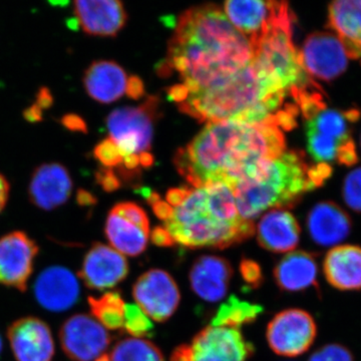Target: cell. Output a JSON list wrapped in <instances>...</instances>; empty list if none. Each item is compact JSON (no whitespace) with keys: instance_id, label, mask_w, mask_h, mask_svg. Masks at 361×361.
<instances>
[{"instance_id":"8","label":"cell","mask_w":361,"mask_h":361,"mask_svg":"<svg viewBox=\"0 0 361 361\" xmlns=\"http://www.w3.org/2000/svg\"><path fill=\"white\" fill-rule=\"evenodd\" d=\"M252 353L251 344L238 330L211 326L176 349L171 361H248Z\"/></svg>"},{"instance_id":"22","label":"cell","mask_w":361,"mask_h":361,"mask_svg":"<svg viewBox=\"0 0 361 361\" xmlns=\"http://www.w3.org/2000/svg\"><path fill=\"white\" fill-rule=\"evenodd\" d=\"M233 271L228 261L218 256H202L190 272L192 289L203 300L217 302L229 288Z\"/></svg>"},{"instance_id":"44","label":"cell","mask_w":361,"mask_h":361,"mask_svg":"<svg viewBox=\"0 0 361 361\" xmlns=\"http://www.w3.org/2000/svg\"><path fill=\"white\" fill-rule=\"evenodd\" d=\"M9 189H11V186H9L8 180L4 175L0 174V213L4 210L7 201H8Z\"/></svg>"},{"instance_id":"39","label":"cell","mask_w":361,"mask_h":361,"mask_svg":"<svg viewBox=\"0 0 361 361\" xmlns=\"http://www.w3.org/2000/svg\"><path fill=\"white\" fill-rule=\"evenodd\" d=\"M190 191H191V188L188 187L171 189L167 193V197H166V202H167L171 207H177L186 199Z\"/></svg>"},{"instance_id":"11","label":"cell","mask_w":361,"mask_h":361,"mask_svg":"<svg viewBox=\"0 0 361 361\" xmlns=\"http://www.w3.org/2000/svg\"><path fill=\"white\" fill-rule=\"evenodd\" d=\"M317 327L312 316L301 310L278 313L268 325L267 341L277 355L295 357L303 355L315 341Z\"/></svg>"},{"instance_id":"26","label":"cell","mask_w":361,"mask_h":361,"mask_svg":"<svg viewBox=\"0 0 361 361\" xmlns=\"http://www.w3.org/2000/svg\"><path fill=\"white\" fill-rule=\"evenodd\" d=\"M126 71L114 61H94L85 71V89L94 101L111 104L122 97L127 89Z\"/></svg>"},{"instance_id":"24","label":"cell","mask_w":361,"mask_h":361,"mask_svg":"<svg viewBox=\"0 0 361 361\" xmlns=\"http://www.w3.org/2000/svg\"><path fill=\"white\" fill-rule=\"evenodd\" d=\"M323 272L327 282L338 290H361V247H334L325 256Z\"/></svg>"},{"instance_id":"7","label":"cell","mask_w":361,"mask_h":361,"mask_svg":"<svg viewBox=\"0 0 361 361\" xmlns=\"http://www.w3.org/2000/svg\"><path fill=\"white\" fill-rule=\"evenodd\" d=\"M158 106L159 99L151 97L141 106L116 109L108 116L106 127L111 139L123 157L148 153Z\"/></svg>"},{"instance_id":"50","label":"cell","mask_w":361,"mask_h":361,"mask_svg":"<svg viewBox=\"0 0 361 361\" xmlns=\"http://www.w3.org/2000/svg\"><path fill=\"white\" fill-rule=\"evenodd\" d=\"M360 142H361V137H360Z\"/></svg>"},{"instance_id":"14","label":"cell","mask_w":361,"mask_h":361,"mask_svg":"<svg viewBox=\"0 0 361 361\" xmlns=\"http://www.w3.org/2000/svg\"><path fill=\"white\" fill-rule=\"evenodd\" d=\"M224 11L232 25L249 40L262 37L273 26L294 16L284 1H227Z\"/></svg>"},{"instance_id":"36","label":"cell","mask_w":361,"mask_h":361,"mask_svg":"<svg viewBox=\"0 0 361 361\" xmlns=\"http://www.w3.org/2000/svg\"><path fill=\"white\" fill-rule=\"evenodd\" d=\"M97 182L101 185L106 192L116 191L121 187V180L118 176L115 175L111 169L103 168L97 171Z\"/></svg>"},{"instance_id":"27","label":"cell","mask_w":361,"mask_h":361,"mask_svg":"<svg viewBox=\"0 0 361 361\" xmlns=\"http://www.w3.org/2000/svg\"><path fill=\"white\" fill-rule=\"evenodd\" d=\"M318 264L315 256L305 251L290 252L274 270L278 286L285 291L305 290L317 283Z\"/></svg>"},{"instance_id":"25","label":"cell","mask_w":361,"mask_h":361,"mask_svg":"<svg viewBox=\"0 0 361 361\" xmlns=\"http://www.w3.org/2000/svg\"><path fill=\"white\" fill-rule=\"evenodd\" d=\"M329 26L341 40L348 59L361 65V0H339L330 4Z\"/></svg>"},{"instance_id":"16","label":"cell","mask_w":361,"mask_h":361,"mask_svg":"<svg viewBox=\"0 0 361 361\" xmlns=\"http://www.w3.org/2000/svg\"><path fill=\"white\" fill-rule=\"evenodd\" d=\"M129 274V263L120 252L106 244H92L85 253L78 277L85 287L102 291L113 288Z\"/></svg>"},{"instance_id":"29","label":"cell","mask_w":361,"mask_h":361,"mask_svg":"<svg viewBox=\"0 0 361 361\" xmlns=\"http://www.w3.org/2000/svg\"><path fill=\"white\" fill-rule=\"evenodd\" d=\"M90 312L104 329L118 330L123 329L125 302L118 292H106L99 297L90 296L87 298Z\"/></svg>"},{"instance_id":"19","label":"cell","mask_w":361,"mask_h":361,"mask_svg":"<svg viewBox=\"0 0 361 361\" xmlns=\"http://www.w3.org/2000/svg\"><path fill=\"white\" fill-rule=\"evenodd\" d=\"M73 187L66 167L58 163L44 164L33 173L28 195L33 205L51 211L70 199Z\"/></svg>"},{"instance_id":"5","label":"cell","mask_w":361,"mask_h":361,"mask_svg":"<svg viewBox=\"0 0 361 361\" xmlns=\"http://www.w3.org/2000/svg\"><path fill=\"white\" fill-rule=\"evenodd\" d=\"M310 170L300 152H284L268 161L257 174L232 188L240 217L253 222L268 209L295 205L304 194L317 188Z\"/></svg>"},{"instance_id":"38","label":"cell","mask_w":361,"mask_h":361,"mask_svg":"<svg viewBox=\"0 0 361 361\" xmlns=\"http://www.w3.org/2000/svg\"><path fill=\"white\" fill-rule=\"evenodd\" d=\"M128 96L130 99H137L145 94V87L141 78L133 75L128 78L127 89H126Z\"/></svg>"},{"instance_id":"31","label":"cell","mask_w":361,"mask_h":361,"mask_svg":"<svg viewBox=\"0 0 361 361\" xmlns=\"http://www.w3.org/2000/svg\"><path fill=\"white\" fill-rule=\"evenodd\" d=\"M123 329L135 338L151 336L154 325L151 318L137 305V304H125L123 314Z\"/></svg>"},{"instance_id":"32","label":"cell","mask_w":361,"mask_h":361,"mask_svg":"<svg viewBox=\"0 0 361 361\" xmlns=\"http://www.w3.org/2000/svg\"><path fill=\"white\" fill-rule=\"evenodd\" d=\"M342 196L346 205L361 213V167L348 173L342 188Z\"/></svg>"},{"instance_id":"3","label":"cell","mask_w":361,"mask_h":361,"mask_svg":"<svg viewBox=\"0 0 361 361\" xmlns=\"http://www.w3.org/2000/svg\"><path fill=\"white\" fill-rule=\"evenodd\" d=\"M287 94L274 71L254 56L248 65L229 77L189 94L179 109L200 122L255 123L275 115Z\"/></svg>"},{"instance_id":"20","label":"cell","mask_w":361,"mask_h":361,"mask_svg":"<svg viewBox=\"0 0 361 361\" xmlns=\"http://www.w3.org/2000/svg\"><path fill=\"white\" fill-rule=\"evenodd\" d=\"M73 13L85 33L99 37H114L127 20L122 2L116 0H78Z\"/></svg>"},{"instance_id":"6","label":"cell","mask_w":361,"mask_h":361,"mask_svg":"<svg viewBox=\"0 0 361 361\" xmlns=\"http://www.w3.org/2000/svg\"><path fill=\"white\" fill-rule=\"evenodd\" d=\"M360 118V111L356 109H324L307 120V149L313 160L327 165H355L358 156L353 137V125Z\"/></svg>"},{"instance_id":"34","label":"cell","mask_w":361,"mask_h":361,"mask_svg":"<svg viewBox=\"0 0 361 361\" xmlns=\"http://www.w3.org/2000/svg\"><path fill=\"white\" fill-rule=\"evenodd\" d=\"M308 361H355V358L345 346L329 344L315 351Z\"/></svg>"},{"instance_id":"4","label":"cell","mask_w":361,"mask_h":361,"mask_svg":"<svg viewBox=\"0 0 361 361\" xmlns=\"http://www.w3.org/2000/svg\"><path fill=\"white\" fill-rule=\"evenodd\" d=\"M173 244L187 248L224 249L254 233L253 222L240 217L234 195L223 183L191 188L189 195L164 221Z\"/></svg>"},{"instance_id":"12","label":"cell","mask_w":361,"mask_h":361,"mask_svg":"<svg viewBox=\"0 0 361 361\" xmlns=\"http://www.w3.org/2000/svg\"><path fill=\"white\" fill-rule=\"evenodd\" d=\"M39 247L25 232L14 231L0 238V284L27 290Z\"/></svg>"},{"instance_id":"35","label":"cell","mask_w":361,"mask_h":361,"mask_svg":"<svg viewBox=\"0 0 361 361\" xmlns=\"http://www.w3.org/2000/svg\"><path fill=\"white\" fill-rule=\"evenodd\" d=\"M241 274L250 286L258 287L262 282V272L257 263L252 260H243L241 263Z\"/></svg>"},{"instance_id":"47","label":"cell","mask_w":361,"mask_h":361,"mask_svg":"<svg viewBox=\"0 0 361 361\" xmlns=\"http://www.w3.org/2000/svg\"><path fill=\"white\" fill-rule=\"evenodd\" d=\"M123 165L128 171L135 170V169H137V166L140 165L139 155H128L123 157Z\"/></svg>"},{"instance_id":"49","label":"cell","mask_w":361,"mask_h":361,"mask_svg":"<svg viewBox=\"0 0 361 361\" xmlns=\"http://www.w3.org/2000/svg\"><path fill=\"white\" fill-rule=\"evenodd\" d=\"M2 349H4V341H2L1 336H0V355H1Z\"/></svg>"},{"instance_id":"41","label":"cell","mask_w":361,"mask_h":361,"mask_svg":"<svg viewBox=\"0 0 361 361\" xmlns=\"http://www.w3.org/2000/svg\"><path fill=\"white\" fill-rule=\"evenodd\" d=\"M52 104H54V97H52L51 90L47 87H42L37 92L35 104L39 106L42 110H45V109L51 108Z\"/></svg>"},{"instance_id":"17","label":"cell","mask_w":361,"mask_h":361,"mask_svg":"<svg viewBox=\"0 0 361 361\" xmlns=\"http://www.w3.org/2000/svg\"><path fill=\"white\" fill-rule=\"evenodd\" d=\"M7 338L16 361H52L56 353L51 327L33 316L11 323Z\"/></svg>"},{"instance_id":"30","label":"cell","mask_w":361,"mask_h":361,"mask_svg":"<svg viewBox=\"0 0 361 361\" xmlns=\"http://www.w3.org/2000/svg\"><path fill=\"white\" fill-rule=\"evenodd\" d=\"M109 361H164L163 355L152 342L141 338H126L114 346Z\"/></svg>"},{"instance_id":"2","label":"cell","mask_w":361,"mask_h":361,"mask_svg":"<svg viewBox=\"0 0 361 361\" xmlns=\"http://www.w3.org/2000/svg\"><path fill=\"white\" fill-rule=\"evenodd\" d=\"M253 58L248 37L232 25L222 9L207 4L180 16L161 70L177 71L192 94L229 77Z\"/></svg>"},{"instance_id":"18","label":"cell","mask_w":361,"mask_h":361,"mask_svg":"<svg viewBox=\"0 0 361 361\" xmlns=\"http://www.w3.org/2000/svg\"><path fill=\"white\" fill-rule=\"evenodd\" d=\"M35 299L44 310L63 312L78 303L80 286L75 273L63 266L45 268L33 286Z\"/></svg>"},{"instance_id":"1","label":"cell","mask_w":361,"mask_h":361,"mask_svg":"<svg viewBox=\"0 0 361 361\" xmlns=\"http://www.w3.org/2000/svg\"><path fill=\"white\" fill-rule=\"evenodd\" d=\"M284 152L283 133L274 115L255 123L221 121L208 123L186 148L179 149L175 164L193 188L223 183L232 189Z\"/></svg>"},{"instance_id":"37","label":"cell","mask_w":361,"mask_h":361,"mask_svg":"<svg viewBox=\"0 0 361 361\" xmlns=\"http://www.w3.org/2000/svg\"><path fill=\"white\" fill-rule=\"evenodd\" d=\"M61 123L66 129L70 130L71 132L87 133V123L75 114H68V115L63 116Z\"/></svg>"},{"instance_id":"23","label":"cell","mask_w":361,"mask_h":361,"mask_svg":"<svg viewBox=\"0 0 361 361\" xmlns=\"http://www.w3.org/2000/svg\"><path fill=\"white\" fill-rule=\"evenodd\" d=\"M300 226L293 215L283 209H273L261 218L257 225L260 245L275 253L295 249L300 240Z\"/></svg>"},{"instance_id":"43","label":"cell","mask_w":361,"mask_h":361,"mask_svg":"<svg viewBox=\"0 0 361 361\" xmlns=\"http://www.w3.org/2000/svg\"><path fill=\"white\" fill-rule=\"evenodd\" d=\"M151 206L153 207L154 212H155L159 219L167 220L170 217L171 213H172V207L169 205L167 202L161 201V199L152 204Z\"/></svg>"},{"instance_id":"15","label":"cell","mask_w":361,"mask_h":361,"mask_svg":"<svg viewBox=\"0 0 361 361\" xmlns=\"http://www.w3.org/2000/svg\"><path fill=\"white\" fill-rule=\"evenodd\" d=\"M137 305L151 319L161 322L174 314L180 302V291L169 273L149 270L137 280L133 288Z\"/></svg>"},{"instance_id":"10","label":"cell","mask_w":361,"mask_h":361,"mask_svg":"<svg viewBox=\"0 0 361 361\" xmlns=\"http://www.w3.org/2000/svg\"><path fill=\"white\" fill-rule=\"evenodd\" d=\"M59 342L73 361H94L106 353L111 336L92 316L78 313L68 317L59 329Z\"/></svg>"},{"instance_id":"28","label":"cell","mask_w":361,"mask_h":361,"mask_svg":"<svg viewBox=\"0 0 361 361\" xmlns=\"http://www.w3.org/2000/svg\"><path fill=\"white\" fill-rule=\"evenodd\" d=\"M262 312L263 308L260 305L231 296L220 306L214 316L212 326L236 329L242 325L255 322Z\"/></svg>"},{"instance_id":"9","label":"cell","mask_w":361,"mask_h":361,"mask_svg":"<svg viewBox=\"0 0 361 361\" xmlns=\"http://www.w3.org/2000/svg\"><path fill=\"white\" fill-rule=\"evenodd\" d=\"M104 233L111 248L123 256L135 257L148 246V216L141 207L132 202L116 204L106 217Z\"/></svg>"},{"instance_id":"13","label":"cell","mask_w":361,"mask_h":361,"mask_svg":"<svg viewBox=\"0 0 361 361\" xmlns=\"http://www.w3.org/2000/svg\"><path fill=\"white\" fill-rule=\"evenodd\" d=\"M299 51L304 68L312 78L331 82L348 68V54L334 33L318 32L308 35Z\"/></svg>"},{"instance_id":"45","label":"cell","mask_w":361,"mask_h":361,"mask_svg":"<svg viewBox=\"0 0 361 361\" xmlns=\"http://www.w3.org/2000/svg\"><path fill=\"white\" fill-rule=\"evenodd\" d=\"M23 116L26 121L30 123L40 122L42 120V110L37 104H32L30 108L26 109Z\"/></svg>"},{"instance_id":"40","label":"cell","mask_w":361,"mask_h":361,"mask_svg":"<svg viewBox=\"0 0 361 361\" xmlns=\"http://www.w3.org/2000/svg\"><path fill=\"white\" fill-rule=\"evenodd\" d=\"M168 96L171 99H173L177 103L182 104L189 97V90L184 85H177L174 87H170L168 90Z\"/></svg>"},{"instance_id":"46","label":"cell","mask_w":361,"mask_h":361,"mask_svg":"<svg viewBox=\"0 0 361 361\" xmlns=\"http://www.w3.org/2000/svg\"><path fill=\"white\" fill-rule=\"evenodd\" d=\"M78 203L82 206H90L96 204V198L92 196L89 192L85 191V190H80L77 196Z\"/></svg>"},{"instance_id":"21","label":"cell","mask_w":361,"mask_h":361,"mask_svg":"<svg viewBox=\"0 0 361 361\" xmlns=\"http://www.w3.org/2000/svg\"><path fill=\"white\" fill-rule=\"evenodd\" d=\"M350 216L334 202L316 204L307 216V230L312 241L322 247L336 246L351 231Z\"/></svg>"},{"instance_id":"42","label":"cell","mask_w":361,"mask_h":361,"mask_svg":"<svg viewBox=\"0 0 361 361\" xmlns=\"http://www.w3.org/2000/svg\"><path fill=\"white\" fill-rule=\"evenodd\" d=\"M152 240L159 246H172V239L169 236L168 232L163 227H157L152 234Z\"/></svg>"},{"instance_id":"33","label":"cell","mask_w":361,"mask_h":361,"mask_svg":"<svg viewBox=\"0 0 361 361\" xmlns=\"http://www.w3.org/2000/svg\"><path fill=\"white\" fill-rule=\"evenodd\" d=\"M94 155L104 168L111 169L123 164V156L116 142L108 137L97 145Z\"/></svg>"},{"instance_id":"48","label":"cell","mask_w":361,"mask_h":361,"mask_svg":"<svg viewBox=\"0 0 361 361\" xmlns=\"http://www.w3.org/2000/svg\"><path fill=\"white\" fill-rule=\"evenodd\" d=\"M140 164L142 166V167H151L154 163L153 156L149 153H142L141 155H139Z\"/></svg>"}]
</instances>
